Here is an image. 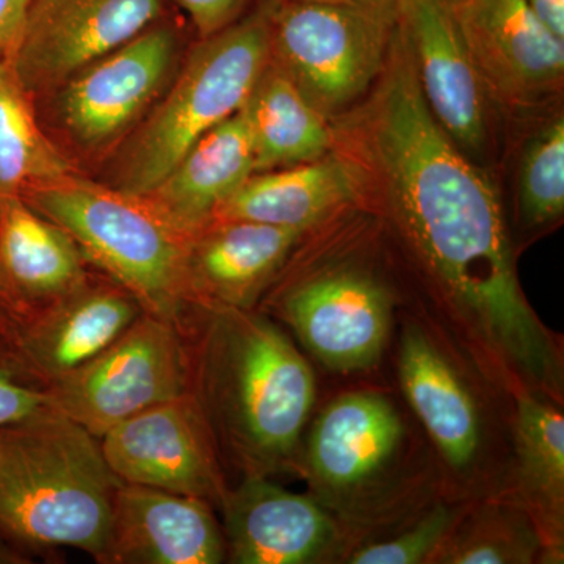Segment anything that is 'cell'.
Wrapping results in <instances>:
<instances>
[{
    "label": "cell",
    "mask_w": 564,
    "mask_h": 564,
    "mask_svg": "<svg viewBox=\"0 0 564 564\" xmlns=\"http://www.w3.org/2000/svg\"><path fill=\"white\" fill-rule=\"evenodd\" d=\"M345 140L475 359L513 393L560 399L562 352L522 292L502 202L434 120L397 24L380 82Z\"/></svg>",
    "instance_id": "1"
},
{
    "label": "cell",
    "mask_w": 564,
    "mask_h": 564,
    "mask_svg": "<svg viewBox=\"0 0 564 564\" xmlns=\"http://www.w3.org/2000/svg\"><path fill=\"white\" fill-rule=\"evenodd\" d=\"M191 391L218 448L245 475L288 466L313 411V369L284 333L252 310H199Z\"/></svg>",
    "instance_id": "2"
},
{
    "label": "cell",
    "mask_w": 564,
    "mask_h": 564,
    "mask_svg": "<svg viewBox=\"0 0 564 564\" xmlns=\"http://www.w3.org/2000/svg\"><path fill=\"white\" fill-rule=\"evenodd\" d=\"M120 485L98 437L52 406L0 429V541L17 556L77 549L98 562Z\"/></svg>",
    "instance_id": "3"
},
{
    "label": "cell",
    "mask_w": 564,
    "mask_h": 564,
    "mask_svg": "<svg viewBox=\"0 0 564 564\" xmlns=\"http://www.w3.org/2000/svg\"><path fill=\"white\" fill-rule=\"evenodd\" d=\"M24 202L61 226L85 259L135 296L144 313L169 318L185 332V258L191 234L147 198L68 176Z\"/></svg>",
    "instance_id": "4"
},
{
    "label": "cell",
    "mask_w": 564,
    "mask_h": 564,
    "mask_svg": "<svg viewBox=\"0 0 564 564\" xmlns=\"http://www.w3.org/2000/svg\"><path fill=\"white\" fill-rule=\"evenodd\" d=\"M270 62V0L204 39L133 148L120 191L148 195L203 135L237 113Z\"/></svg>",
    "instance_id": "5"
},
{
    "label": "cell",
    "mask_w": 564,
    "mask_h": 564,
    "mask_svg": "<svg viewBox=\"0 0 564 564\" xmlns=\"http://www.w3.org/2000/svg\"><path fill=\"white\" fill-rule=\"evenodd\" d=\"M395 24L397 0H270V61L329 118L380 79Z\"/></svg>",
    "instance_id": "6"
},
{
    "label": "cell",
    "mask_w": 564,
    "mask_h": 564,
    "mask_svg": "<svg viewBox=\"0 0 564 564\" xmlns=\"http://www.w3.org/2000/svg\"><path fill=\"white\" fill-rule=\"evenodd\" d=\"M187 334L177 323L143 313L106 350L44 386L50 406L93 436L191 391Z\"/></svg>",
    "instance_id": "7"
},
{
    "label": "cell",
    "mask_w": 564,
    "mask_h": 564,
    "mask_svg": "<svg viewBox=\"0 0 564 564\" xmlns=\"http://www.w3.org/2000/svg\"><path fill=\"white\" fill-rule=\"evenodd\" d=\"M272 310L323 366L333 372H358L383 355L393 296L372 270L339 261L289 282Z\"/></svg>",
    "instance_id": "8"
},
{
    "label": "cell",
    "mask_w": 564,
    "mask_h": 564,
    "mask_svg": "<svg viewBox=\"0 0 564 564\" xmlns=\"http://www.w3.org/2000/svg\"><path fill=\"white\" fill-rule=\"evenodd\" d=\"M99 444L121 484L195 497L221 510L229 488L220 448L192 391L132 415Z\"/></svg>",
    "instance_id": "9"
},
{
    "label": "cell",
    "mask_w": 564,
    "mask_h": 564,
    "mask_svg": "<svg viewBox=\"0 0 564 564\" xmlns=\"http://www.w3.org/2000/svg\"><path fill=\"white\" fill-rule=\"evenodd\" d=\"M143 313L117 282L87 278L39 310L0 318V337L21 373L44 388L91 361Z\"/></svg>",
    "instance_id": "10"
},
{
    "label": "cell",
    "mask_w": 564,
    "mask_h": 564,
    "mask_svg": "<svg viewBox=\"0 0 564 564\" xmlns=\"http://www.w3.org/2000/svg\"><path fill=\"white\" fill-rule=\"evenodd\" d=\"M452 7L489 99L530 109L562 91L564 40L527 0H452Z\"/></svg>",
    "instance_id": "11"
},
{
    "label": "cell",
    "mask_w": 564,
    "mask_h": 564,
    "mask_svg": "<svg viewBox=\"0 0 564 564\" xmlns=\"http://www.w3.org/2000/svg\"><path fill=\"white\" fill-rule=\"evenodd\" d=\"M402 417L377 392L344 393L311 430L306 469L329 511H358L392 474L402 456Z\"/></svg>",
    "instance_id": "12"
},
{
    "label": "cell",
    "mask_w": 564,
    "mask_h": 564,
    "mask_svg": "<svg viewBox=\"0 0 564 564\" xmlns=\"http://www.w3.org/2000/svg\"><path fill=\"white\" fill-rule=\"evenodd\" d=\"M163 0H32L14 76L24 91L69 80L159 21Z\"/></svg>",
    "instance_id": "13"
},
{
    "label": "cell",
    "mask_w": 564,
    "mask_h": 564,
    "mask_svg": "<svg viewBox=\"0 0 564 564\" xmlns=\"http://www.w3.org/2000/svg\"><path fill=\"white\" fill-rule=\"evenodd\" d=\"M397 28L410 50L426 107L469 155L488 143V101L452 0H397Z\"/></svg>",
    "instance_id": "14"
},
{
    "label": "cell",
    "mask_w": 564,
    "mask_h": 564,
    "mask_svg": "<svg viewBox=\"0 0 564 564\" xmlns=\"http://www.w3.org/2000/svg\"><path fill=\"white\" fill-rule=\"evenodd\" d=\"M221 511L231 563H321L339 547V525L325 505L288 491L265 475H245L239 488L229 489Z\"/></svg>",
    "instance_id": "15"
},
{
    "label": "cell",
    "mask_w": 564,
    "mask_h": 564,
    "mask_svg": "<svg viewBox=\"0 0 564 564\" xmlns=\"http://www.w3.org/2000/svg\"><path fill=\"white\" fill-rule=\"evenodd\" d=\"M174 33L151 25L106 57L74 74L62 95L69 132L99 147L124 131L161 88L174 55Z\"/></svg>",
    "instance_id": "16"
},
{
    "label": "cell",
    "mask_w": 564,
    "mask_h": 564,
    "mask_svg": "<svg viewBox=\"0 0 564 564\" xmlns=\"http://www.w3.org/2000/svg\"><path fill=\"white\" fill-rule=\"evenodd\" d=\"M225 558V536L209 503L147 486L120 485L98 563L218 564Z\"/></svg>",
    "instance_id": "17"
},
{
    "label": "cell",
    "mask_w": 564,
    "mask_h": 564,
    "mask_svg": "<svg viewBox=\"0 0 564 564\" xmlns=\"http://www.w3.org/2000/svg\"><path fill=\"white\" fill-rule=\"evenodd\" d=\"M306 232L263 223L212 220L192 234L185 296L198 310H252Z\"/></svg>",
    "instance_id": "18"
},
{
    "label": "cell",
    "mask_w": 564,
    "mask_h": 564,
    "mask_svg": "<svg viewBox=\"0 0 564 564\" xmlns=\"http://www.w3.org/2000/svg\"><path fill=\"white\" fill-rule=\"evenodd\" d=\"M399 375L445 467L459 477L477 469L486 443L480 406L454 361L417 323L404 326L400 337Z\"/></svg>",
    "instance_id": "19"
},
{
    "label": "cell",
    "mask_w": 564,
    "mask_h": 564,
    "mask_svg": "<svg viewBox=\"0 0 564 564\" xmlns=\"http://www.w3.org/2000/svg\"><path fill=\"white\" fill-rule=\"evenodd\" d=\"M69 234L18 196H0V317L31 313L87 280Z\"/></svg>",
    "instance_id": "20"
},
{
    "label": "cell",
    "mask_w": 564,
    "mask_h": 564,
    "mask_svg": "<svg viewBox=\"0 0 564 564\" xmlns=\"http://www.w3.org/2000/svg\"><path fill=\"white\" fill-rule=\"evenodd\" d=\"M361 192L356 163L345 152H334L317 161L252 173L210 221H254L307 232L355 203Z\"/></svg>",
    "instance_id": "21"
},
{
    "label": "cell",
    "mask_w": 564,
    "mask_h": 564,
    "mask_svg": "<svg viewBox=\"0 0 564 564\" xmlns=\"http://www.w3.org/2000/svg\"><path fill=\"white\" fill-rule=\"evenodd\" d=\"M252 173L254 143L242 107L196 141L172 172L143 196L192 236Z\"/></svg>",
    "instance_id": "22"
},
{
    "label": "cell",
    "mask_w": 564,
    "mask_h": 564,
    "mask_svg": "<svg viewBox=\"0 0 564 564\" xmlns=\"http://www.w3.org/2000/svg\"><path fill=\"white\" fill-rule=\"evenodd\" d=\"M516 470L527 514L558 556L563 549L564 417L556 400L534 392L516 395Z\"/></svg>",
    "instance_id": "23"
},
{
    "label": "cell",
    "mask_w": 564,
    "mask_h": 564,
    "mask_svg": "<svg viewBox=\"0 0 564 564\" xmlns=\"http://www.w3.org/2000/svg\"><path fill=\"white\" fill-rule=\"evenodd\" d=\"M256 152V173L317 161L336 147L328 117L272 61L243 106Z\"/></svg>",
    "instance_id": "24"
},
{
    "label": "cell",
    "mask_w": 564,
    "mask_h": 564,
    "mask_svg": "<svg viewBox=\"0 0 564 564\" xmlns=\"http://www.w3.org/2000/svg\"><path fill=\"white\" fill-rule=\"evenodd\" d=\"M73 176V166L41 132L13 68L0 65V196L29 193Z\"/></svg>",
    "instance_id": "25"
},
{
    "label": "cell",
    "mask_w": 564,
    "mask_h": 564,
    "mask_svg": "<svg viewBox=\"0 0 564 564\" xmlns=\"http://www.w3.org/2000/svg\"><path fill=\"white\" fill-rule=\"evenodd\" d=\"M524 508L488 507L452 529L433 562L451 564L532 563L544 547L543 538L532 519L525 521Z\"/></svg>",
    "instance_id": "26"
},
{
    "label": "cell",
    "mask_w": 564,
    "mask_h": 564,
    "mask_svg": "<svg viewBox=\"0 0 564 564\" xmlns=\"http://www.w3.org/2000/svg\"><path fill=\"white\" fill-rule=\"evenodd\" d=\"M518 209L529 228L562 220L564 212V118L556 115L527 143L519 165Z\"/></svg>",
    "instance_id": "27"
},
{
    "label": "cell",
    "mask_w": 564,
    "mask_h": 564,
    "mask_svg": "<svg viewBox=\"0 0 564 564\" xmlns=\"http://www.w3.org/2000/svg\"><path fill=\"white\" fill-rule=\"evenodd\" d=\"M458 522V510L437 505L421 521L411 525L406 532L356 549L347 562L352 564H417L433 562L445 538Z\"/></svg>",
    "instance_id": "28"
},
{
    "label": "cell",
    "mask_w": 564,
    "mask_h": 564,
    "mask_svg": "<svg viewBox=\"0 0 564 564\" xmlns=\"http://www.w3.org/2000/svg\"><path fill=\"white\" fill-rule=\"evenodd\" d=\"M46 408H50L46 389L21 373L0 337V429L24 421Z\"/></svg>",
    "instance_id": "29"
},
{
    "label": "cell",
    "mask_w": 564,
    "mask_h": 564,
    "mask_svg": "<svg viewBox=\"0 0 564 564\" xmlns=\"http://www.w3.org/2000/svg\"><path fill=\"white\" fill-rule=\"evenodd\" d=\"M202 39L228 28L242 17L248 0H177Z\"/></svg>",
    "instance_id": "30"
},
{
    "label": "cell",
    "mask_w": 564,
    "mask_h": 564,
    "mask_svg": "<svg viewBox=\"0 0 564 564\" xmlns=\"http://www.w3.org/2000/svg\"><path fill=\"white\" fill-rule=\"evenodd\" d=\"M32 0H0V65H13Z\"/></svg>",
    "instance_id": "31"
},
{
    "label": "cell",
    "mask_w": 564,
    "mask_h": 564,
    "mask_svg": "<svg viewBox=\"0 0 564 564\" xmlns=\"http://www.w3.org/2000/svg\"><path fill=\"white\" fill-rule=\"evenodd\" d=\"M545 28L564 40V0H527Z\"/></svg>",
    "instance_id": "32"
},
{
    "label": "cell",
    "mask_w": 564,
    "mask_h": 564,
    "mask_svg": "<svg viewBox=\"0 0 564 564\" xmlns=\"http://www.w3.org/2000/svg\"><path fill=\"white\" fill-rule=\"evenodd\" d=\"M292 2H325V0H292Z\"/></svg>",
    "instance_id": "33"
}]
</instances>
